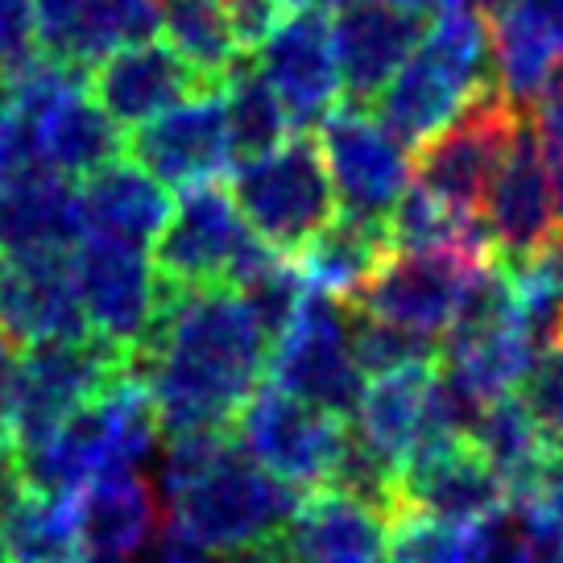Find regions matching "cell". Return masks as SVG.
Here are the masks:
<instances>
[{"label": "cell", "instance_id": "obj_1", "mask_svg": "<svg viewBox=\"0 0 563 563\" xmlns=\"http://www.w3.org/2000/svg\"><path fill=\"white\" fill-rule=\"evenodd\" d=\"M265 361L269 344L232 286L178 290L158 282L154 319L129 352V373L150 394L162 435L232 431L262 386Z\"/></svg>", "mask_w": 563, "mask_h": 563}, {"label": "cell", "instance_id": "obj_2", "mask_svg": "<svg viewBox=\"0 0 563 563\" xmlns=\"http://www.w3.org/2000/svg\"><path fill=\"white\" fill-rule=\"evenodd\" d=\"M493 84L489 30L468 9H443L373 100V121L402 150H419Z\"/></svg>", "mask_w": 563, "mask_h": 563}, {"label": "cell", "instance_id": "obj_3", "mask_svg": "<svg viewBox=\"0 0 563 563\" xmlns=\"http://www.w3.org/2000/svg\"><path fill=\"white\" fill-rule=\"evenodd\" d=\"M162 440L154 402L133 373L117 377L104 394L70 410L51 440L21 452L25 489L75 497L100 476L145 473Z\"/></svg>", "mask_w": 563, "mask_h": 563}, {"label": "cell", "instance_id": "obj_4", "mask_svg": "<svg viewBox=\"0 0 563 563\" xmlns=\"http://www.w3.org/2000/svg\"><path fill=\"white\" fill-rule=\"evenodd\" d=\"M232 203L269 253L295 262L335 216L332 178L316 137L299 133L265 158L241 162L232 175Z\"/></svg>", "mask_w": 563, "mask_h": 563}, {"label": "cell", "instance_id": "obj_5", "mask_svg": "<svg viewBox=\"0 0 563 563\" xmlns=\"http://www.w3.org/2000/svg\"><path fill=\"white\" fill-rule=\"evenodd\" d=\"M299 501V489L269 476L257 460L245 456L241 443H232L191 489L178 493L170 510L175 527L187 530L211 555H236L278 539Z\"/></svg>", "mask_w": 563, "mask_h": 563}, {"label": "cell", "instance_id": "obj_6", "mask_svg": "<svg viewBox=\"0 0 563 563\" xmlns=\"http://www.w3.org/2000/svg\"><path fill=\"white\" fill-rule=\"evenodd\" d=\"M269 257L249 232L232 195L216 183L183 187L162 232L154 236V278L178 290L236 286Z\"/></svg>", "mask_w": 563, "mask_h": 563}, {"label": "cell", "instance_id": "obj_7", "mask_svg": "<svg viewBox=\"0 0 563 563\" xmlns=\"http://www.w3.org/2000/svg\"><path fill=\"white\" fill-rule=\"evenodd\" d=\"M124 373H129V352L108 344L96 332L75 335V340H42V344L21 349L9 440L18 443V452L51 440L70 410L104 394Z\"/></svg>", "mask_w": 563, "mask_h": 563}, {"label": "cell", "instance_id": "obj_8", "mask_svg": "<svg viewBox=\"0 0 563 563\" xmlns=\"http://www.w3.org/2000/svg\"><path fill=\"white\" fill-rule=\"evenodd\" d=\"M518 121H522V112L497 88H489L485 96H476L456 121L443 124L435 137L415 150L410 183L435 195L443 208H452L464 220H481L485 191L510 150Z\"/></svg>", "mask_w": 563, "mask_h": 563}, {"label": "cell", "instance_id": "obj_9", "mask_svg": "<svg viewBox=\"0 0 563 563\" xmlns=\"http://www.w3.org/2000/svg\"><path fill=\"white\" fill-rule=\"evenodd\" d=\"M265 365L278 389L349 422L365 394V373L349 344V302L307 290L299 316L269 349Z\"/></svg>", "mask_w": 563, "mask_h": 563}, {"label": "cell", "instance_id": "obj_10", "mask_svg": "<svg viewBox=\"0 0 563 563\" xmlns=\"http://www.w3.org/2000/svg\"><path fill=\"white\" fill-rule=\"evenodd\" d=\"M232 427L249 460H257L265 473L299 493L323 489L344 443V419L302 402L274 382L249 394Z\"/></svg>", "mask_w": 563, "mask_h": 563}, {"label": "cell", "instance_id": "obj_11", "mask_svg": "<svg viewBox=\"0 0 563 563\" xmlns=\"http://www.w3.org/2000/svg\"><path fill=\"white\" fill-rule=\"evenodd\" d=\"M319 158L344 216L386 220L410 187V158L369 112L335 108L319 121Z\"/></svg>", "mask_w": 563, "mask_h": 563}, {"label": "cell", "instance_id": "obj_12", "mask_svg": "<svg viewBox=\"0 0 563 563\" xmlns=\"http://www.w3.org/2000/svg\"><path fill=\"white\" fill-rule=\"evenodd\" d=\"M485 257L489 253H389L344 302L410 332L443 335L464 282Z\"/></svg>", "mask_w": 563, "mask_h": 563}, {"label": "cell", "instance_id": "obj_13", "mask_svg": "<svg viewBox=\"0 0 563 563\" xmlns=\"http://www.w3.org/2000/svg\"><path fill=\"white\" fill-rule=\"evenodd\" d=\"M70 274L75 290L84 302L88 332L104 335L108 344L133 352L145 335L158 302V278L145 249L104 241V236H84L70 253Z\"/></svg>", "mask_w": 563, "mask_h": 563}, {"label": "cell", "instance_id": "obj_14", "mask_svg": "<svg viewBox=\"0 0 563 563\" xmlns=\"http://www.w3.org/2000/svg\"><path fill=\"white\" fill-rule=\"evenodd\" d=\"M257 70L278 91L286 121L299 133H311L344 100L332 51V18L323 9H290L278 30L257 46Z\"/></svg>", "mask_w": 563, "mask_h": 563}, {"label": "cell", "instance_id": "obj_15", "mask_svg": "<svg viewBox=\"0 0 563 563\" xmlns=\"http://www.w3.org/2000/svg\"><path fill=\"white\" fill-rule=\"evenodd\" d=\"M481 229L497 262H530L551 241V232L560 229L555 199H551V166L530 133L527 117L514 129L510 150L485 191Z\"/></svg>", "mask_w": 563, "mask_h": 563}, {"label": "cell", "instance_id": "obj_16", "mask_svg": "<svg viewBox=\"0 0 563 563\" xmlns=\"http://www.w3.org/2000/svg\"><path fill=\"white\" fill-rule=\"evenodd\" d=\"M124 154L150 178H158L162 187H178V191L220 178L232 166L220 91H203L187 104L129 129Z\"/></svg>", "mask_w": 563, "mask_h": 563}, {"label": "cell", "instance_id": "obj_17", "mask_svg": "<svg viewBox=\"0 0 563 563\" xmlns=\"http://www.w3.org/2000/svg\"><path fill=\"white\" fill-rule=\"evenodd\" d=\"M431 21L406 13L386 0H344L332 18V51L340 67V91L344 108H365L377 100V91L394 79L410 51L422 42Z\"/></svg>", "mask_w": 563, "mask_h": 563}, {"label": "cell", "instance_id": "obj_18", "mask_svg": "<svg viewBox=\"0 0 563 563\" xmlns=\"http://www.w3.org/2000/svg\"><path fill=\"white\" fill-rule=\"evenodd\" d=\"M203 91H220L199 70H191L170 46L158 42H129L104 54L88 70V96L108 112L117 129H137L170 108L187 104Z\"/></svg>", "mask_w": 563, "mask_h": 563}, {"label": "cell", "instance_id": "obj_19", "mask_svg": "<svg viewBox=\"0 0 563 563\" xmlns=\"http://www.w3.org/2000/svg\"><path fill=\"white\" fill-rule=\"evenodd\" d=\"M402 514H427L448 527H468L489 510L506 506V485L489 460L468 440H443L415 448L402 460Z\"/></svg>", "mask_w": 563, "mask_h": 563}, {"label": "cell", "instance_id": "obj_20", "mask_svg": "<svg viewBox=\"0 0 563 563\" xmlns=\"http://www.w3.org/2000/svg\"><path fill=\"white\" fill-rule=\"evenodd\" d=\"M0 332L18 349L88 335L84 302L70 274V253L0 257Z\"/></svg>", "mask_w": 563, "mask_h": 563}, {"label": "cell", "instance_id": "obj_21", "mask_svg": "<svg viewBox=\"0 0 563 563\" xmlns=\"http://www.w3.org/2000/svg\"><path fill=\"white\" fill-rule=\"evenodd\" d=\"M493 84L527 108L563 70V0H506L485 18Z\"/></svg>", "mask_w": 563, "mask_h": 563}, {"label": "cell", "instance_id": "obj_22", "mask_svg": "<svg viewBox=\"0 0 563 563\" xmlns=\"http://www.w3.org/2000/svg\"><path fill=\"white\" fill-rule=\"evenodd\" d=\"M37 54L91 70L104 54L145 42L158 25L154 0H34Z\"/></svg>", "mask_w": 563, "mask_h": 563}, {"label": "cell", "instance_id": "obj_23", "mask_svg": "<svg viewBox=\"0 0 563 563\" xmlns=\"http://www.w3.org/2000/svg\"><path fill=\"white\" fill-rule=\"evenodd\" d=\"M75 506V534L84 555H104V560H137L145 543L158 534L166 522L150 481L141 473L100 476L70 497Z\"/></svg>", "mask_w": 563, "mask_h": 563}, {"label": "cell", "instance_id": "obj_24", "mask_svg": "<svg viewBox=\"0 0 563 563\" xmlns=\"http://www.w3.org/2000/svg\"><path fill=\"white\" fill-rule=\"evenodd\" d=\"M386 518L349 497L311 489L274 543L290 563H377L386 551Z\"/></svg>", "mask_w": 563, "mask_h": 563}, {"label": "cell", "instance_id": "obj_25", "mask_svg": "<svg viewBox=\"0 0 563 563\" xmlns=\"http://www.w3.org/2000/svg\"><path fill=\"white\" fill-rule=\"evenodd\" d=\"M88 236L79 187L63 175H37L0 183V257L75 253Z\"/></svg>", "mask_w": 563, "mask_h": 563}, {"label": "cell", "instance_id": "obj_26", "mask_svg": "<svg viewBox=\"0 0 563 563\" xmlns=\"http://www.w3.org/2000/svg\"><path fill=\"white\" fill-rule=\"evenodd\" d=\"M79 208H84V229L88 236L121 241V245L145 249L154 245L175 199L166 195L158 178H150L137 162L117 158L100 166L96 175L84 178L79 187Z\"/></svg>", "mask_w": 563, "mask_h": 563}, {"label": "cell", "instance_id": "obj_27", "mask_svg": "<svg viewBox=\"0 0 563 563\" xmlns=\"http://www.w3.org/2000/svg\"><path fill=\"white\" fill-rule=\"evenodd\" d=\"M389 253H394V245H389L386 220L332 216V224L302 249L295 265H299L307 290L349 299L361 282L373 278V269L386 262Z\"/></svg>", "mask_w": 563, "mask_h": 563}, {"label": "cell", "instance_id": "obj_28", "mask_svg": "<svg viewBox=\"0 0 563 563\" xmlns=\"http://www.w3.org/2000/svg\"><path fill=\"white\" fill-rule=\"evenodd\" d=\"M431 373H435V365L373 377V386H365V394H361V402H356V410H352L349 419L352 431L361 440H369L398 468H402V460L427 435V389H431Z\"/></svg>", "mask_w": 563, "mask_h": 563}, {"label": "cell", "instance_id": "obj_29", "mask_svg": "<svg viewBox=\"0 0 563 563\" xmlns=\"http://www.w3.org/2000/svg\"><path fill=\"white\" fill-rule=\"evenodd\" d=\"M37 141H42V154L51 162V170L63 178H88L108 162L124 158V133L88 96V84L67 91L37 121Z\"/></svg>", "mask_w": 563, "mask_h": 563}, {"label": "cell", "instance_id": "obj_30", "mask_svg": "<svg viewBox=\"0 0 563 563\" xmlns=\"http://www.w3.org/2000/svg\"><path fill=\"white\" fill-rule=\"evenodd\" d=\"M468 443L489 460L493 473L501 476L510 506H530V501H534L551 448H547V440L534 431V422L527 419V410L518 406L514 394H501V398H493V402L481 410V419H476Z\"/></svg>", "mask_w": 563, "mask_h": 563}, {"label": "cell", "instance_id": "obj_31", "mask_svg": "<svg viewBox=\"0 0 563 563\" xmlns=\"http://www.w3.org/2000/svg\"><path fill=\"white\" fill-rule=\"evenodd\" d=\"M158 25L170 51L216 88H224L232 67L245 58L224 0H158Z\"/></svg>", "mask_w": 563, "mask_h": 563}, {"label": "cell", "instance_id": "obj_32", "mask_svg": "<svg viewBox=\"0 0 563 563\" xmlns=\"http://www.w3.org/2000/svg\"><path fill=\"white\" fill-rule=\"evenodd\" d=\"M220 91H224V129H229L232 162L241 166V162L274 154L290 133V121H286L278 91L265 84L262 70L241 58Z\"/></svg>", "mask_w": 563, "mask_h": 563}, {"label": "cell", "instance_id": "obj_33", "mask_svg": "<svg viewBox=\"0 0 563 563\" xmlns=\"http://www.w3.org/2000/svg\"><path fill=\"white\" fill-rule=\"evenodd\" d=\"M0 539L9 563H75L79 534H75V506L70 497L25 489L13 510L0 518Z\"/></svg>", "mask_w": 563, "mask_h": 563}, {"label": "cell", "instance_id": "obj_34", "mask_svg": "<svg viewBox=\"0 0 563 563\" xmlns=\"http://www.w3.org/2000/svg\"><path fill=\"white\" fill-rule=\"evenodd\" d=\"M398 481H402V468L389 456H382L369 440H361L349 422H344V443H340V456H335L323 489L340 493V497H349L356 506L373 510L377 518L394 522L402 514Z\"/></svg>", "mask_w": 563, "mask_h": 563}, {"label": "cell", "instance_id": "obj_35", "mask_svg": "<svg viewBox=\"0 0 563 563\" xmlns=\"http://www.w3.org/2000/svg\"><path fill=\"white\" fill-rule=\"evenodd\" d=\"M349 344L352 356L365 377H386V373L419 369V365H435L440 361V335L410 332L386 319H373L356 311L349 302Z\"/></svg>", "mask_w": 563, "mask_h": 563}, {"label": "cell", "instance_id": "obj_36", "mask_svg": "<svg viewBox=\"0 0 563 563\" xmlns=\"http://www.w3.org/2000/svg\"><path fill=\"white\" fill-rule=\"evenodd\" d=\"M232 290L241 295L245 311L253 316V323H257V332H262V340L269 349L286 335V328L295 323L302 299H307V282H302L299 265L290 262V257H278V253H269Z\"/></svg>", "mask_w": 563, "mask_h": 563}, {"label": "cell", "instance_id": "obj_37", "mask_svg": "<svg viewBox=\"0 0 563 563\" xmlns=\"http://www.w3.org/2000/svg\"><path fill=\"white\" fill-rule=\"evenodd\" d=\"M514 398L527 410V419L534 422L547 448L551 452L563 448V335L530 352L527 369L514 386Z\"/></svg>", "mask_w": 563, "mask_h": 563}, {"label": "cell", "instance_id": "obj_38", "mask_svg": "<svg viewBox=\"0 0 563 563\" xmlns=\"http://www.w3.org/2000/svg\"><path fill=\"white\" fill-rule=\"evenodd\" d=\"M389 563H464V527H448L427 514H398L386 527Z\"/></svg>", "mask_w": 563, "mask_h": 563}, {"label": "cell", "instance_id": "obj_39", "mask_svg": "<svg viewBox=\"0 0 563 563\" xmlns=\"http://www.w3.org/2000/svg\"><path fill=\"white\" fill-rule=\"evenodd\" d=\"M464 563H527V510L497 506L464 527Z\"/></svg>", "mask_w": 563, "mask_h": 563}, {"label": "cell", "instance_id": "obj_40", "mask_svg": "<svg viewBox=\"0 0 563 563\" xmlns=\"http://www.w3.org/2000/svg\"><path fill=\"white\" fill-rule=\"evenodd\" d=\"M37 54L34 0H0V67L18 70Z\"/></svg>", "mask_w": 563, "mask_h": 563}, {"label": "cell", "instance_id": "obj_41", "mask_svg": "<svg viewBox=\"0 0 563 563\" xmlns=\"http://www.w3.org/2000/svg\"><path fill=\"white\" fill-rule=\"evenodd\" d=\"M241 51H257L286 18V0H224Z\"/></svg>", "mask_w": 563, "mask_h": 563}, {"label": "cell", "instance_id": "obj_42", "mask_svg": "<svg viewBox=\"0 0 563 563\" xmlns=\"http://www.w3.org/2000/svg\"><path fill=\"white\" fill-rule=\"evenodd\" d=\"M137 563H216V555H211L203 543H195L183 527H162L158 534L145 543Z\"/></svg>", "mask_w": 563, "mask_h": 563}, {"label": "cell", "instance_id": "obj_43", "mask_svg": "<svg viewBox=\"0 0 563 563\" xmlns=\"http://www.w3.org/2000/svg\"><path fill=\"white\" fill-rule=\"evenodd\" d=\"M527 563H563V518L527 510Z\"/></svg>", "mask_w": 563, "mask_h": 563}, {"label": "cell", "instance_id": "obj_44", "mask_svg": "<svg viewBox=\"0 0 563 563\" xmlns=\"http://www.w3.org/2000/svg\"><path fill=\"white\" fill-rule=\"evenodd\" d=\"M25 493V473H21V452L9 435H0V518L13 510Z\"/></svg>", "mask_w": 563, "mask_h": 563}, {"label": "cell", "instance_id": "obj_45", "mask_svg": "<svg viewBox=\"0 0 563 563\" xmlns=\"http://www.w3.org/2000/svg\"><path fill=\"white\" fill-rule=\"evenodd\" d=\"M13 377H18V344L0 332V435H9V410H13Z\"/></svg>", "mask_w": 563, "mask_h": 563}, {"label": "cell", "instance_id": "obj_46", "mask_svg": "<svg viewBox=\"0 0 563 563\" xmlns=\"http://www.w3.org/2000/svg\"><path fill=\"white\" fill-rule=\"evenodd\" d=\"M530 262L543 269V278L551 282V286H555V295L563 299V229L551 232V241H547V245L539 249V253H534Z\"/></svg>", "mask_w": 563, "mask_h": 563}, {"label": "cell", "instance_id": "obj_47", "mask_svg": "<svg viewBox=\"0 0 563 563\" xmlns=\"http://www.w3.org/2000/svg\"><path fill=\"white\" fill-rule=\"evenodd\" d=\"M386 4H398L406 13H419V18H431V13H443L448 0H386Z\"/></svg>", "mask_w": 563, "mask_h": 563}, {"label": "cell", "instance_id": "obj_48", "mask_svg": "<svg viewBox=\"0 0 563 563\" xmlns=\"http://www.w3.org/2000/svg\"><path fill=\"white\" fill-rule=\"evenodd\" d=\"M506 0H448V9H468V13H476V18H489V13H497Z\"/></svg>", "mask_w": 563, "mask_h": 563}, {"label": "cell", "instance_id": "obj_49", "mask_svg": "<svg viewBox=\"0 0 563 563\" xmlns=\"http://www.w3.org/2000/svg\"><path fill=\"white\" fill-rule=\"evenodd\" d=\"M9 112H13V70L0 67V124L9 121Z\"/></svg>", "mask_w": 563, "mask_h": 563}, {"label": "cell", "instance_id": "obj_50", "mask_svg": "<svg viewBox=\"0 0 563 563\" xmlns=\"http://www.w3.org/2000/svg\"><path fill=\"white\" fill-rule=\"evenodd\" d=\"M551 199H555V220L563 224V158L551 166Z\"/></svg>", "mask_w": 563, "mask_h": 563}, {"label": "cell", "instance_id": "obj_51", "mask_svg": "<svg viewBox=\"0 0 563 563\" xmlns=\"http://www.w3.org/2000/svg\"><path fill=\"white\" fill-rule=\"evenodd\" d=\"M335 4H344V0H286V9H335Z\"/></svg>", "mask_w": 563, "mask_h": 563}, {"label": "cell", "instance_id": "obj_52", "mask_svg": "<svg viewBox=\"0 0 563 563\" xmlns=\"http://www.w3.org/2000/svg\"><path fill=\"white\" fill-rule=\"evenodd\" d=\"M0 563H9V551H4V539H0Z\"/></svg>", "mask_w": 563, "mask_h": 563}]
</instances>
